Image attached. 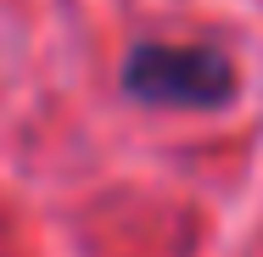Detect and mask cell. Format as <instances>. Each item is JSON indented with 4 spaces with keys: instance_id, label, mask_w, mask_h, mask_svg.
I'll list each match as a JSON object with an SVG mask.
<instances>
[{
    "instance_id": "obj_1",
    "label": "cell",
    "mask_w": 263,
    "mask_h": 257,
    "mask_svg": "<svg viewBox=\"0 0 263 257\" xmlns=\"http://www.w3.org/2000/svg\"><path fill=\"white\" fill-rule=\"evenodd\" d=\"M123 90L146 106H224L235 95V67L213 45H135Z\"/></svg>"
}]
</instances>
